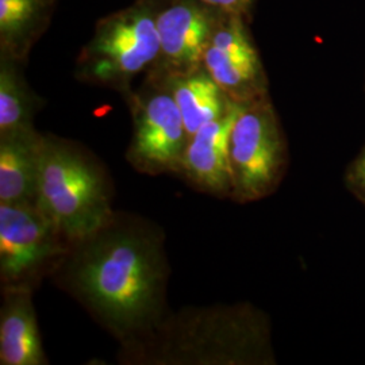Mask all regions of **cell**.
Segmentation results:
<instances>
[{"instance_id":"cell-1","label":"cell","mask_w":365,"mask_h":365,"mask_svg":"<svg viewBox=\"0 0 365 365\" xmlns=\"http://www.w3.org/2000/svg\"><path fill=\"white\" fill-rule=\"evenodd\" d=\"M170 276L163 227L115 210L103 226L71 242L51 279L126 345L148 336L170 313Z\"/></svg>"},{"instance_id":"cell-2","label":"cell","mask_w":365,"mask_h":365,"mask_svg":"<svg viewBox=\"0 0 365 365\" xmlns=\"http://www.w3.org/2000/svg\"><path fill=\"white\" fill-rule=\"evenodd\" d=\"M122 365L276 364L269 319L249 303L185 306L148 336L119 345Z\"/></svg>"},{"instance_id":"cell-3","label":"cell","mask_w":365,"mask_h":365,"mask_svg":"<svg viewBox=\"0 0 365 365\" xmlns=\"http://www.w3.org/2000/svg\"><path fill=\"white\" fill-rule=\"evenodd\" d=\"M113 187L105 164L90 149L42 133L36 203L69 244L113 217Z\"/></svg>"},{"instance_id":"cell-4","label":"cell","mask_w":365,"mask_h":365,"mask_svg":"<svg viewBox=\"0 0 365 365\" xmlns=\"http://www.w3.org/2000/svg\"><path fill=\"white\" fill-rule=\"evenodd\" d=\"M158 4L160 0H134L99 19L78 53L75 78L129 98L134 78L145 75L158 58Z\"/></svg>"},{"instance_id":"cell-5","label":"cell","mask_w":365,"mask_h":365,"mask_svg":"<svg viewBox=\"0 0 365 365\" xmlns=\"http://www.w3.org/2000/svg\"><path fill=\"white\" fill-rule=\"evenodd\" d=\"M232 199L250 203L272 195L288 167V146L272 101L240 106L229 138Z\"/></svg>"},{"instance_id":"cell-6","label":"cell","mask_w":365,"mask_h":365,"mask_svg":"<svg viewBox=\"0 0 365 365\" xmlns=\"http://www.w3.org/2000/svg\"><path fill=\"white\" fill-rule=\"evenodd\" d=\"M69 242L36 202L0 203V288L36 291L64 259Z\"/></svg>"},{"instance_id":"cell-7","label":"cell","mask_w":365,"mask_h":365,"mask_svg":"<svg viewBox=\"0 0 365 365\" xmlns=\"http://www.w3.org/2000/svg\"><path fill=\"white\" fill-rule=\"evenodd\" d=\"M133 119L125 158L131 168L148 176L176 175L190 134L165 81L145 73L138 90L125 99Z\"/></svg>"},{"instance_id":"cell-8","label":"cell","mask_w":365,"mask_h":365,"mask_svg":"<svg viewBox=\"0 0 365 365\" xmlns=\"http://www.w3.org/2000/svg\"><path fill=\"white\" fill-rule=\"evenodd\" d=\"M249 19L220 13L202 66L222 91L238 105L268 96V78L249 30Z\"/></svg>"},{"instance_id":"cell-9","label":"cell","mask_w":365,"mask_h":365,"mask_svg":"<svg viewBox=\"0 0 365 365\" xmlns=\"http://www.w3.org/2000/svg\"><path fill=\"white\" fill-rule=\"evenodd\" d=\"M220 13L200 0H160L156 19L160 53L148 72L170 76L202 66Z\"/></svg>"},{"instance_id":"cell-10","label":"cell","mask_w":365,"mask_h":365,"mask_svg":"<svg viewBox=\"0 0 365 365\" xmlns=\"http://www.w3.org/2000/svg\"><path fill=\"white\" fill-rule=\"evenodd\" d=\"M240 106L235 103L190 137L176 173L197 191L220 199L232 197L233 191L229 138Z\"/></svg>"},{"instance_id":"cell-11","label":"cell","mask_w":365,"mask_h":365,"mask_svg":"<svg viewBox=\"0 0 365 365\" xmlns=\"http://www.w3.org/2000/svg\"><path fill=\"white\" fill-rule=\"evenodd\" d=\"M33 291H1L0 307V364L48 365Z\"/></svg>"},{"instance_id":"cell-12","label":"cell","mask_w":365,"mask_h":365,"mask_svg":"<svg viewBox=\"0 0 365 365\" xmlns=\"http://www.w3.org/2000/svg\"><path fill=\"white\" fill-rule=\"evenodd\" d=\"M42 133L0 137V203L36 202Z\"/></svg>"},{"instance_id":"cell-13","label":"cell","mask_w":365,"mask_h":365,"mask_svg":"<svg viewBox=\"0 0 365 365\" xmlns=\"http://www.w3.org/2000/svg\"><path fill=\"white\" fill-rule=\"evenodd\" d=\"M156 76L163 78L170 88L190 137L222 117L235 103L222 91L203 66L170 76Z\"/></svg>"},{"instance_id":"cell-14","label":"cell","mask_w":365,"mask_h":365,"mask_svg":"<svg viewBox=\"0 0 365 365\" xmlns=\"http://www.w3.org/2000/svg\"><path fill=\"white\" fill-rule=\"evenodd\" d=\"M57 0H0V54L27 64L51 25Z\"/></svg>"},{"instance_id":"cell-15","label":"cell","mask_w":365,"mask_h":365,"mask_svg":"<svg viewBox=\"0 0 365 365\" xmlns=\"http://www.w3.org/2000/svg\"><path fill=\"white\" fill-rule=\"evenodd\" d=\"M26 64L0 54V137L36 130L34 118L45 101L25 76Z\"/></svg>"},{"instance_id":"cell-16","label":"cell","mask_w":365,"mask_h":365,"mask_svg":"<svg viewBox=\"0 0 365 365\" xmlns=\"http://www.w3.org/2000/svg\"><path fill=\"white\" fill-rule=\"evenodd\" d=\"M345 184L365 206V145L345 172Z\"/></svg>"},{"instance_id":"cell-17","label":"cell","mask_w":365,"mask_h":365,"mask_svg":"<svg viewBox=\"0 0 365 365\" xmlns=\"http://www.w3.org/2000/svg\"><path fill=\"white\" fill-rule=\"evenodd\" d=\"M211 9L221 13L237 14L252 19V13L259 0H200Z\"/></svg>"}]
</instances>
